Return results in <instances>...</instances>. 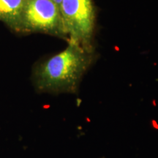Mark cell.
I'll return each instance as SVG.
<instances>
[{"label": "cell", "instance_id": "obj_2", "mask_svg": "<svg viewBox=\"0 0 158 158\" xmlns=\"http://www.w3.org/2000/svg\"><path fill=\"white\" fill-rule=\"evenodd\" d=\"M59 8L68 42L94 48L96 9L93 0H62Z\"/></svg>", "mask_w": 158, "mask_h": 158}, {"label": "cell", "instance_id": "obj_3", "mask_svg": "<svg viewBox=\"0 0 158 158\" xmlns=\"http://www.w3.org/2000/svg\"><path fill=\"white\" fill-rule=\"evenodd\" d=\"M22 28L23 35L41 33L68 40L60 8L52 0H25Z\"/></svg>", "mask_w": 158, "mask_h": 158}, {"label": "cell", "instance_id": "obj_1", "mask_svg": "<svg viewBox=\"0 0 158 158\" xmlns=\"http://www.w3.org/2000/svg\"><path fill=\"white\" fill-rule=\"evenodd\" d=\"M95 58L94 48L68 42L62 51L37 63L33 68L31 79L35 90L51 94L77 93Z\"/></svg>", "mask_w": 158, "mask_h": 158}, {"label": "cell", "instance_id": "obj_5", "mask_svg": "<svg viewBox=\"0 0 158 158\" xmlns=\"http://www.w3.org/2000/svg\"><path fill=\"white\" fill-rule=\"evenodd\" d=\"M52 1L56 3V5L59 6H59H60L61 2H62V0H52Z\"/></svg>", "mask_w": 158, "mask_h": 158}, {"label": "cell", "instance_id": "obj_4", "mask_svg": "<svg viewBox=\"0 0 158 158\" xmlns=\"http://www.w3.org/2000/svg\"><path fill=\"white\" fill-rule=\"evenodd\" d=\"M24 3L25 0H0V21L17 34H23L22 13Z\"/></svg>", "mask_w": 158, "mask_h": 158}]
</instances>
